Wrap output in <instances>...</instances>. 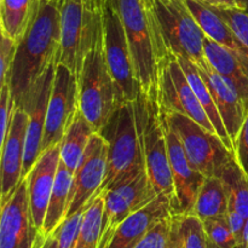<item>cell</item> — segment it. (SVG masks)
<instances>
[{
  "label": "cell",
  "instance_id": "cell-1",
  "mask_svg": "<svg viewBox=\"0 0 248 248\" xmlns=\"http://www.w3.org/2000/svg\"><path fill=\"white\" fill-rule=\"evenodd\" d=\"M60 46L61 21L58 0H41L33 23L19 40L7 78L15 108H21L28 92L41 75L51 65L57 63Z\"/></svg>",
  "mask_w": 248,
  "mask_h": 248
},
{
  "label": "cell",
  "instance_id": "cell-27",
  "mask_svg": "<svg viewBox=\"0 0 248 248\" xmlns=\"http://www.w3.org/2000/svg\"><path fill=\"white\" fill-rule=\"evenodd\" d=\"M229 211L227 189L218 176L206 177L196 198L193 215L201 220L225 217Z\"/></svg>",
  "mask_w": 248,
  "mask_h": 248
},
{
  "label": "cell",
  "instance_id": "cell-39",
  "mask_svg": "<svg viewBox=\"0 0 248 248\" xmlns=\"http://www.w3.org/2000/svg\"><path fill=\"white\" fill-rule=\"evenodd\" d=\"M169 248H183V245H182L181 237H179L178 229H177L176 219H172V232H171V241H170Z\"/></svg>",
  "mask_w": 248,
  "mask_h": 248
},
{
  "label": "cell",
  "instance_id": "cell-7",
  "mask_svg": "<svg viewBox=\"0 0 248 248\" xmlns=\"http://www.w3.org/2000/svg\"><path fill=\"white\" fill-rule=\"evenodd\" d=\"M153 4L170 52L189 58L196 64L206 62V34L186 0H153Z\"/></svg>",
  "mask_w": 248,
  "mask_h": 248
},
{
  "label": "cell",
  "instance_id": "cell-21",
  "mask_svg": "<svg viewBox=\"0 0 248 248\" xmlns=\"http://www.w3.org/2000/svg\"><path fill=\"white\" fill-rule=\"evenodd\" d=\"M186 4L206 36L227 48L239 61L245 72L248 74V48L237 38L229 24L212 7L198 0H186Z\"/></svg>",
  "mask_w": 248,
  "mask_h": 248
},
{
  "label": "cell",
  "instance_id": "cell-4",
  "mask_svg": "<svg viewBox=\"0 0 248 248\" xmlns=\"http://www.w3.org/2000/svg\"><path fill=\"white\" fill-rule=\"evenodd\" d=\"M107 0H58L61 46L57 63L79 77L87 52L103 36Z\"/></svg>",
  "mask_w": 248,
  "mask_h": 248
},
{
  "label": "cell",
  "instance_id": "cell-31",
  "mask_svg": "<svg viewBox=\"0 0 248 248\" xmlns=\"http://www.w3.org/2000/svg\"><path fill=\"white\" fill-rule=\"evenodd\" d=\"M208 242L218 248H239V242L232 232L227 216L202 220Z\"/></svg>",
  "mask_w": 248,
  "mask_h": 248
},
{
  "label": "cell",
  "instance_id": "cell-34",
  "mask_svg": "<svg viewBox=\"0 0 248 248\" xmlns=\"http://www.w3.org/2000/svg\"><path fill=\"white\" fill-rule=\"evenodd\" d=\"M172 219L173 215L157 223L135 248H169L171 241Z\"/></svg>",
  "mask_w": 248,
  "mask_h": 248
},
{
  "label": "cell",
  "instance_id": "cell-2",
  "mask_svg": "<svg viewBox=\"0 0 248 248\" xmlns=\"http://www.w3.org/2000/svg\"><path fill=\"white\" fill-rule=\"evenodd\" d=\"M124 24L140 91L159 90L160 78L170 52L153 0H109Z\"/></svg>",
  "mask_w": 248,
  "mask_h": 248
},
{
  "label": "cell",
  "instance_id": "cell-19",
  "mask_svg": "<svg viewBox=\"0 0 248 248\" xmlns=\"http://www.w3.org/2000/svg\"><path fill=\"white\" fill-rule=\"evenodd\" d=\"M172 215L171 198L160 194L121 222L106 248H135L152 228Z\"/></svg>",
  "mask_w": 248,
  "mask_h": 248
},
{
  "label": "cell",
  "instance_id": "cell-30",
  "mask_svg": "<svg viewBox=\"0 0 248 248\" xmlns=\"http://www.w3.org/2000/svg\"><path fill=\"white\" fill-rule=\"evenodd\" d=\"M183 248H208L203 222L195 215H173Z\"/></svg>",
  "mask_w": 248,
  "mask_h": 248
},
{
  "label": "cell",
  "instance_id": "cell-22",
  "mask_svg": "<svg viewBox=\"0 0 248 248\" xmlns=\"http://www.w3.org/2000/svg\"><path fill=\"white\" fill-rule=\"evenodd\" d=\"M203 47L207 62L237 90L248 113V74L242 65L227 48L207 36L205 38Z\"/></svg>",
  "mask_w": 248,
  "mask_h": 248
},
{
  "label": "cell",
  "instance_id": "cell-41",
  "mask_svg": "<svg viewBox=\"0 0 248 248\" xmlns=\"http://www.w3.org/2000/svg\"><path fill=\"white\" fill-rule=\"evenodd\" d=\"M48 236H45L44 234H40L39 235L38 240L35 241V244H34L33 248H44V246H45V242L46 240H47Z\"/></svg>",
  "mask_w": 248,
  "mask_h": 248
},
{
  "label": "cell",
  "instance_id": "cell-13",
  "mask_svg": "<svg viewBox=\"0 0 248 248\" xmlns=\"http://www.w3.org/2000/svg\"><path fill=\"white\" fill-rule=\"evenodd\" d=\"M103 195L104 212L99 248L108 246L114 232L121 222L157 196L150 186L147 172L128 183L104 191Z\"/></svg>",
  "mask_w": 248,
  "mask_h": 248
},
{
  "label": "cell",
  "instance_id": "cell-16",
  "mask_svg": "<svg viewBox=\"0 0 248 248\" xmlns=\"http://www.w3.org/2000/svg\"><path fill=\"white\" fill-rule=\"evenodd\" d=\"M167 145L173 179L172 212L173 215H193L196 198L206 176L189 161L178 136L167 123Z\"/></svg>",
  "mask_w": 248,
  "mask_h": 248
},
{
  "label": "cell",
  "instance_id": "cell-25",
  "mask_svg": "<svg viewBox=\"0 0 248 248\" xmlns=\"http://www.w3.org/2000/svg\"><path fill=\"white\" fill-rule=\"evenodd\" d=\"M72 183L73 172L69 171L62 162H60L50 202L46 211L45 222L41 230V234L45 236H51L67 218Z\"/></svg>",
  "mask_w": 248,
  "mask_h": 248
},
{
  "label": "cell",
  "instance_id": "cell-9",
  "mask_svg": "<svg viewBox=\"0 0 248 248\" xmlns=\"http://www.w3.org/2000/svg\"><path fill=\"white\" fill-rule=\"evenodd\" d=\"M103 47L118 92L119 104L137 101L140 93L130 45L115 7L107 0L103 23Z\"/></svg>",
  "mask_w": 248,
  "mask_h": 248
},
{
  "label": "cell",
  "instance_id": "cell-5",
  "mask_svg": "<svg viewBox=\"0 0 248 248\" xmlns=\"http://www.w3.org/2000/svg\"><path fill=\"white\" fill-rule=\"evenodd\" d=\"M79 79V109L96 132H101L119 108L115 84L103 47V36L87 52Z\"/></svg>",
  "mask_w": 248,
  "mask_h": 248
},
{
  "label": "cell",
  "instance_id": "cell-42",
  "mask_svg": "<svg viewBox=\"0 0 248 248\" xmlns=\"http://www.w3.org/2000/svg\"><path fill=\"white\" fill-rule=\"evenodd\" d=\"M241 248H248V218L246 219L244 229V237H242V246Z\"/></svg>",
  "mask_w": 248,
  "mask_h": 248
},
{
  "label": "cell",
  "instance_id": "cell-23",
  "mask_svg": "<svg viewBox=\"0 0 248 248\" xmlns=\"http://www.w3.org/2000/svg\"><path fill=\"white\" fill-rule=\"evenodd\" d=\"M93 133H96V131L79 109L68 125L62 142L60 143L61 162L73 173L81 161Z\"/></svg>",
  "mask_w": 248,
  "mask_h": 248
},
{
  "label": "cell",
  "instance_id": "cell-37",
  "mask_svg": "<svg viewBox=\"0 0 248 248\" xmlns=\"http://www.w3.org/2000/svg\"><path fill=\"white\" fill-rule=\"evenodd\" d=\"M234 154L239 165L248 176V113L234 143Z\"/></svg>",
  "mask_w": 248,
  "mask_h": 248
},
{
  "label": "cell",
  "instance_id": "cell-11",
  "mask_svg": "<svg viewBox=\"0 0 248 248\" xmlns=\"http://www.w3.org/2000/svg\"><path fill=\"white\" fill-rule=\"evenodd\" d=\"M108 154V140L101 132L93 133L81 161L73 173L67 218L85 210L91 199L101 190L107 176Z\"/></svg>",
  "mask_w": 248,
  "mask_h": 248
},
{
  "label": "cell",
  "instance_id": "cell-36",
  "mask_svg": "<svg viewBox=\"0 0 248 248\" xmlns=\"http://www.w3.org/2000/svg\"><path fill=\"white\" fill-rule=\"evenodd\" d=\"M18 43L10 38L6 34L1 33V44H0V86L7 81L9 73L11 70L12 62L15 60Z\"/></svg>",
  "mask_w": 248,
  "mask_h": 248
},
{
  "label": "cell",
  "instance_id": "cell-3",
  "mask_svg": "<svg viewBox=\"0 0 248 248\" xmlns=\"http://www.w3.org/2000/svg\"><path fill=\"white\" fill-rule=\"evenodd\" d=\"M101 133L109 143V154L107 176L98 193L128 183L147 172L140 97L119 106Z\"/></svg>",
  "mask_w": 248,
  "mask_h": 248
},
{
  "label": "cell",
  "instance_id": "cell-14",
  "mask_svg": "<svg viewBox=\"0 0 248 248\" xmlns=\"http://www.w3.org/2000/svg\"><path fill=\"white\" fill-rule=\"evenodd\" d=\"M40 234L31 216L28 183L24 178L15 193L1 203L0 248H33Z\"/></svg>",
  "mask_w": 248,
  "mask_h": 248
},
{
  "label": "cell",
  "instance_id": "cell-32",
  "mask_svg": "<svg viewBox=\"0 0 248 248\" xmlns=\"http://www.w3.org/2000/svg\"><path fill=\"white\" fill-rule=\"evenodd\" d=\"M213 9V7H212ZM234 31L237 38L248 48V7L235 9H213Z\"/></svg>",
  "mask_w": 248,
  "mask_h": 248
},
{
  "label": "cell",
  "instance_id": "cell-40",
  "mask_svg": "<svg viewBox=\"0 0 248 248\" xmlns=\"http://www.w3.org/2000/svg\"><path fill=\"white\" fill-rule=\"evenodd\" d=\"M44 248H57V240H56L55 234H52L51 236L47 237Z\"/></svg>",
  "mask_w": 248,
  "mask_h": 248
},
{
  "label": "cell",
  "instance_id": "cell-33",
  "mask_svg": "<svg viewBox=\"0 0 248 248\" xmlns=\"http://www.w3.org/2000/svg\"><path fill=\"white\" fill-rule=\"evenodd\" d=\"M84 212L85 210H82L69 216L53 232L57 240V248H75L81 229Z\"/></svg>",
  "mask_w": 248,
  "mask_h": 248
},
{
  "label": "cell",
  "instance_id": "cell-20",
  "mask_svg": "<svg viewBox=\"0 0 248 248\" xmlns=\"http://www.w3.org/2000/svg\"><path fill=\"white\" fill-rule=\"evenodd\" d=\"M196 65L212 93L228 136L234 144L247 115L246 107L237 90L219 73L216 72L207 60L206 62Z\"/></svg>",
  "mask_w": 248,
  "mask_h": 248
},
{
  "label": "cell",
  "instance_id": "cell-28",
  "mask_svg": "<svg viewBox=\"0 0 248 248\" xmlns=\"http://www.w3.org/2000/svg\"><path fill=\"white\" fill-rule=\"evenodd\" d=\"M227 189L229 211L248 218V176L234 156L224 165L218 174Z\"/></svg>",
  "mask_w": 248,
  "mask_h": 248
},
{
  "label": "cell",
  "instance_id": "cell-17",
  "mask_svg": "<svg viewBox=\"0 0 248 248\" xmlns=\"http://www.w3.org/2000/svg\"><path fill=\"white\" fill-rule=\"evenodd\" d=\"M27 125V111L22 108H15L9 132L1 144V203L15 193L22 181Z\"/></svg>",
  "mask_w": 248,
  "mask_h": 248
},
{
  "label": "cell",
  "instance_id": "cell-10",
  "mask_svg": "<svg viewBox=\"0 0 248 248\" xmlns=\"http://www.w3.org/2000/svg\"><path fill=\"white\" fill-rule=\"evenodd\" d=\"M79 110V79L65 65L57 63L48 99L41 153L58 145L68 125Z\"/></svg>",
  "mask_w": 248,
  "mask_h": 248
},
{
  "label": "cell",
  "instance_id": "cell-15",
  "mask_svg": "<svg viewBox=\"0 0 248 248\" xmlns=\"http://www.w3.org/2000/svg\"><path fill=\"white\" fill-rule=\"evenodd\" d=\"M56 64L51 65L41 75L40 79L28 92L21 106V108L24 109L28 114L26 154H24L22 179L28 176L31 167L34 166L39 155L41 154V145H43L44 132H45L46 113H47L48 99H50L51 91H52Z\"/></svg>",
  "mask_w": 248,
  "mask_h": 248
},
{
  "label": "cell",
  "instance_id": "cell-29",
  "mask_svg": "<svg viewBox=\"0 0 248 248\" xmlns=\"http://www.w3.org/2000/svg\"><path fill=\"white\" fill-rule=\"evenodd\" d=\"M104 195L98 193L86 206L75 248H99L103 225Z\"/></svg>",
  "mask_w": 248,
  "mask_h": 248
},
{
  "label": "cell",
  "instance_id": "cell-24",
  "mask_svg": "<svg viewBox=\"0 0 248 248\" xmlns=\"http://www.w3.org/2000/svg\"><path fill=\"white\" fill-rule=\"evenodd\" d=\"M41 0H0L1 33L19 43L33 23Z\"/></svg>",
  "mask_w": 248,
  "mask_h": 248
},
{
  "label": "cell",
  "instance_id": "cell-6",
  "mask_svg": "<svg viewBox=\"0 0 248 248\" xmlns=\"http://www.w3.org/2000/svg\"><path fill=\"white\" fill-rule=\"evenodd\" d=\"M140 98L143 109V143L148 178L156 195L165 194L172 200L173 179L167 145L166 111L160 102L159 90L150 93L140 91Z\"/></svg>",
  "mask_w": 248,
  "mask_h": 248
},
{
  "label": "cell",
  "instance_id": "cell-8",
  "mask_svg": "<svg viewBox=\"0 0 248 248\" xmlns=\"http://www.w3.org/2000/svg\"><path fill=\"white\" fill-rule=\"evenodd\" d=\"M167 123L181 140L189 161L203 176H218L234 156L222 138L193 119L178 113H166Z\"/></svg>",
  "mask_w": 248,
  "mask_h": 248
},
{
  "label": "cell",
  "instance_id": "cell-18",
  "mask_svg": "<svg viewBox=\"0 0 248 248\" xmlns=\"http://www.w3.org/2000/svg\"><path fill=\"white\" fill-rule=\"evenodd\" d=\"M61 162L60 144L44 150L28 173L29 205L35 227L41 232L45 222L46 211L52 194L56 173Z\"/></svg>",
  "mask_w": 248,
  "mask_h": 248
},
{
  "label": "cell",
  "instance_id": "cell-12",
  "mask_svg": "<svg viewBox=\"0 0 248 248\" xmlns=\"http://www.w3.org/2000/svg\"><path fill=\"white\" fill-rule=\"evenodd\" d=\"M159 97L166 113L183 114L211 132L217 133L174 55L171 56L161 73Z\"/></svg>",
  "mask_w": 248,
  "mask_h": 248
},
{
  "label": "cell",
  "instance_id": "cell-35",
  "mask_svg": "<svg viewBox=\"0 0 248 248\" xmlns=\"http://www.w3.org/2000/svg\"><path fill=\"white\" fill-rule=\"evenodd\" d=\"M15 102L12 98L11 87L10 82H5L2 86H0V118H1V131H0V145L4 143L9 132L10 124H11L12 116H14Z\"/></svg>",
  "mask_w": 248,
  "mask_h": 248
},
{
  "label": "cell",
  "instance_id": "cell-26",
  "mask_svg": "<svg viewBox=\"0 0 248 248\" xmlns=\"http://www.w3.org/2000/svg\"><path fill=\"white\" fill-rule=\"evenodd\" d=\"M176 57L177 60H178V62L181 63V67L183 68L184 73H186V78H188L194 92H195V94L198 96L201 106L203 107V109H205L206 113H207L208 118H210L211 123L215 126L217 135L222 138V140L224 142V144L227 145L228 149L234 152V144H232L229 136H228V132L227 130H225V126L224 124H223L222 118H220V114L219 111H218L217 106H216V102L215 99H213L212 93H211L206 81L203 80L201 73L199 72L198 65H196L193 61L189 60V58L181 57V56H176Z\"/></svg>",
  "mask_w": 248,
  "mask_h": 248
},
{
  "label": "cell",
  "instance_id": "cell-38",
  "mask_svg": "<svg viewBox=\"0 0 248 248\" xmlns=\"http://www.w3.org/2000/svg\"><path fill=\"white\" fill-rule=\"evenodd\" d=\"M213 9H235V7L246 6L242 0H198Z\"/></svg>",
  "mask_w": 248,
  "mask_h": 248
},
{
  "label": "cell",
  "instance_id": "cell-43",
  "mask_svg": "<svg viewBox=\"0 0 248 248\" xmlns=\"http://www.w3.org/2000/svg\"><path fill=\"white\" fill-rule=\"evenodd\" d=\"M208 248H218V247H216L215 245L211 244V242H208Z\"/></svg>",
  "mask_w": 248,
  "mask_h": 248
}]
</instances>
